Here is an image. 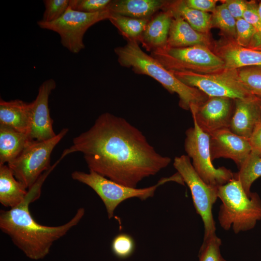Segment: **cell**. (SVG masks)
Returning a JSON list of instances; mask_svg holds the SVG:
<instances>
[{"mask_svg": "<svg viewBox=\"0 0 261 261\" xmlns=\"http://www.w3.org/2000/svg\"><path fill=\"white\" fill-rule=\"evenodd\" d=\"M77 152L83 154L89 170L132 188L171 161L158 153L139 129L109 113L101 115L89 129L74 137L60 158Z\"/></svg>", "mask_w": 261, "mask_h": 261, "instance_id": "1", "label": "cell"}, {"mask_svg": "<svg viewBox=\"0 0 261 261\" xmlns=\"http://www.w3.org/2000/svg\"><path fill=\"white\" fill-rule=\"evenodd\" d=\"M44 172L28 191L24 201L8 210L0 212V229L8 235L13 243L29 259L39 260L49 253L54 243L76 226L84 217L85 209H78L67 223L57 226L38 223L29 211V204L39 198L43 184L49 174L59 163Z\"/></svg>", "mask_w": 261, "mask_h": 261, "instance_id": "2", "label": "cell"}, {"mask_svg": "<svg viewBox=\"0 0 261 261\" xmlns=\"http://www.w3.org/2000/svg\"><path fill=\"white\" fill-rule=\"evenodd\" d=\"M114 51L120 65L130 68L137 74L148 75L160 83L169 92L176 93L179 98V106L184 110H189L192 106L198 107L209 98L198 89L180 81L172 72L145 52L135 41H128L125 45L115 48Z\"/></svg>", "mask_w": 261, "mask_h": 261, "instance_id": "3", "label": "cell"}, {"mask_svg": "<svg viewBox=\"0 0 261 261\" xmlns=\"http://www.w3.org/2000/svg\"><path fill=\"white\" fill-rule=\"evenodd\" d=\"M218 198L222 202L218 219L221 227L235 233L254 228L261 220V200L256 192L248 196L240 182L234 178L218 187Z\"/></svg>", "mask_w": 261, "mask_h": 261, "instance_id": "4", "label": "cell"}, {"mask_svg": "<svg viewBox=\"0 0 261 261\" xmlns=\"http://www.w3.org/2000/svg\"><path fill=\"white\" fill-rule=\"evenodd\" d=\"M72 178L91 188L103 202L109 218L114 216L115 210L123 201L132 198L144 201L154 196L157 188L170 181L180 183L181 178L178 173L160 179L152 186L138 188L117 183L99 174L89 170V173L75 171L71 174Z\"/></svg>", "mask_w": 261, "mask_h": 261, "instance_id": "5", "label": "cell"}, {"mask_svg": "<svg viewBox=\"0 0 261 261\" xmlns=\"http://www.w3.org/2000/svg\"><path fill=\"white\" fill-rule=\"evenodd\" d=\"M150 55L172 71L210 74L225 69L222 59L203 45L179 48L166 45L151 52Z\"/></svg>", "mask_w": 261, "mask_h": 261, "instance_id": "6", "label": "cell"}, {"mask_svg": "<svg viewBox=\"0 0 261 261\" xmlns=\"http://www.w3.org/2000/svg\"><path fill=\"white\" fill-rule=\"evenodd\" d=\"M68 131V128H64L52 139L31 141L14 160L7 164L15 178L26 189L30 188L51 168V153Z\"/></svg>", "mask_w": 261, "mask_h": 261, "instance_id": "7", "label": "cell"}, {"mask_svg": "<svg viewBox=\"0 0 261 261\" xmlns=\"http://www.w3.org/2000/svg\"><path fill=\"white\" fill-rule=\"evenodd\" d=\"M174 166L188 187L196 212L204 225L203 241L216 234L212 208L218 198V187L205 183L195 170L190 158L183 155L174 159Z\"/></svg>", "mask_w": 261, "mask_h": 261, "instance_id": "8", "label": "cell"}, {"mask_svg": "<svg viewBox=\"0 0 261 261\" xmlns=\"http://www.w3.org/2000/svg\"><path fill=\"white\" fill-rule=\"evenodd\" d=\"M193 120V127L186 131L184 147L187 156L192 160L195 170L209 185L218 187L227 183L234 178V173L224 167H214L210 154L209 135Z\"/></svg>", "mask_w": 261, "mask_h": 261, "instance_id": "9", "label": "cell"}, {"mask_svg": "<svg viewBox=\"0 0 261 261\" xmlns=\"http://www.w3.org/2000/svg\"><path fill=\"white\" fill-rule=\"evenodd\" d=\"M109 10L95 13L74 10L69 6L58 19L51 22L37 21L42 29L53 31L60 36L61 44L70 52L77 54L85 48L84 36L87 29L95 24L109 19Z\"/></svg>", "mask_w": 261, "mask_h": 261, "instance_id": "10", "label": "cell"}, {"mask_svg": "<svg viewBox=\"0 0 261 261\" xmlns=\"http://www.w3.org/2000/svg\"><path fill=\"white\" fill-rule=\"evenodd\" d=\"M185 85L196 88L208 97L246 100L256 96L247 90L239 81L237 69H224L213 73L172 71Z\"/></svg>", "mask_w": 261, "mask_h": 261, "instance_id": "11", "label": "cell"}, {"mask_svg": "<svg viewBox=\"0 0 261 261\" xmlns=\"http://www.w3.org/2000/svg\"><path fill=\"white\" fill-rule=\"evenodd\" d=\"M234 109V100L226 97H209L197 107H191L192 118L208 134L230 127Z\"/></svg>", "mask_w": 261, "mask_h": 261, "instance_id": "12", "label": "cell"}, {"mask_svg": "<svg viewBox=\"0 0 261 261\" xmlns=\"http://www.w3.org/2000/svg\"><path fill=\"white\" fill-rule=\"evenodd\" d=\"M56 87L53 79L44 81L40 86L35 99L31 102L30 125L28 135L31 141H43L56 136L50 115L49 97Z\"/></svg>", "mask_w": 261, "mask_h": 261, "instance_id": "13", "label": "cell"}, {"mask_svg": "<svg viewBox=\"0 0 261 261\" xmlns=\"http://www.w3.org/2000/svg\"><path fill=\"white\" fill-rule=\"evenodd\" d=\"M209 137L212 160L219 158L230 159L239 168L251 152L248 139L234 134L229 128L216 130Z\"/></svg>", "mask_w": 261, "mask_h": 261, "instance_id": "14", "label": "cell"}, {"mask_svg": "<svg viewBox=\"0 0 261 261\" xmlns=\"http://www.w3.org/2000/svg\"><path fill=\"white\" fill-rule=\"evenodd\" d=\"M224 63V69L261 66V50L242 47L228 38L215 45L214 52Z\"/></svg>", "mask_w": 261, "mask_h": 261, "instance_id": "15", "label": "cell"}, {"mask_svg": "<svg viewBox=\"0 0 261 261\" xmlns=\"http://www.w3.org/2000/svg\"><path fill=\"white\" fill-rule=\"evenodd\" d=\"M261 116V99H235L229 129L235 134L249 139Z\"/></svg>", "mask_w": 261, "mask_h": 261, "instance_id": "16", "label": "cell"}, {"mask_svg": "<svg viewBox=\"0 0 261 261\" xmlns=\"http://www.w3.org/2000/svg\"><path fill=\"white\" fill-rule=\"evenodd\" d=\"M173 18V13L167 6L149 20L140 41L147 51L152 52L167 45Z\"/></svg>", "mask_w": 261, "mask_h": 261, "instance_id": "17", "label": "cell"}, {"mask_svg": "<svg viewBox=\"0 0 261 261\" xmlns=\"http://www.w3.org/2000/svg\"><path fill=\"white\" fill-rule=\"evenodd\" d=\"M173 13L167 46L179 48L200 45L210 48L212 44L208 34L197 31L181 16Z\"/></svg>", "mask_w": 261, "mask_h": 261, "instance_id": "18", "label": "cell"}, {"mask_svg": "<svg viewBox=\"0 0 261 261\" xmlns=\"http://www.w3.org/2000/svg\"><path fill=\"white\" fill-rule=\"evenodd\" d=\"M169 2L164 0H112L108 10L111 14L150 19L160 10L165 9Z\"/></svg>", "mask_w": 261, "mask_h": 261, "instance_id": "19", "label": "cell"}, {"mask_svg": "<svg viewBox=\"0 0 261 261\" xmlns=\"http://www.w3.org/2000/svg\"><path fill=\"white\" fill-rule=\"evenodd\" d=\"M30 117V102L19 99L5 101L0 98V125L28 134Z\"/></svg>", "mask_w": 261, "mask_h": 261, "instance_id": "20", "label": "cell"}, {"mask_svg": "<svg viewBox=\"0 0 261 261\" xmlns=\"http://www.w3.org/2000/svg\"><path fill=\"white\" fill-rule=\"evenodd\" d=\"M27 189L14 177L8 165H0V203L12 208L22 203Z\"/></svg>", "mask_w": 261, "mask_h": 261, "instance_id": "21", "label": "cell"}, {"mask_svg": "<svg viewBox=\"0 0 261 261\" xmlns=\"http://www.w3.org/2000/svg\"><path fill=\"white\" fill-rule=\"evenodd\" d=\"M31 142L28 134L0 125V165L14 160Z\"/></svg>", "mask_w": 261, "mask_h": 261, "instance_id": "22", "label": "cell"}, {"mask_svg": "<svg viewBox=\"0 0 261 261\" xmlns=\"http://www.w3.org/2000/svg\"><path fill=\"white\" fill-rule=\"evenodd\" d=\"M168 7L198 32L208 34L212 27V14L188 7L184 0L170 1Z\"/></svg>", "mask_w": 261, "mask_h": 261, "instance_id": "23", "label": "cell"}, {"mask_svg": "<svg viewBox=\"0 0 261 261\" xmlns=\"http://www.w3.org/2000/svg\"><path fill=\"white\" fill-rule=\"evenodd\" d=\"M109 20L127 41H135L140 42L150 19H138L111 14Z\"/></svg>", "mask_w": 261, "mask_h": 261, "instance_id": "24", "label": "cell"}, {"mask_svg": "<svg viewBox=\"0 0 261 261\" xmlns=\"http://www.w3.org/2000/svg\"><path fill=\"white\" fill-rule=\"evenodd\" d=\"M239 168V172L234 173V178L240 182L245 192L250 196L252 184L261 176V157L251 152Z\"/></svg>", "mask_w": 261, "mask_h": 261, "instance_id": "25", "label": "cell"}, {"mask_svg": "<svg viewBox=\"0 0 261 261\" xmlns=\"http://www.w3.org/2000/svg\"><path fill=\"white\" fill-rule=\"evenodd\" d=\"M237 72L239 81L244 87L261 99V66L241 68Z\"/></svg>", "mask_w": 261, "mask_h": 261, "instance_id": "26", "label": "cell"}, {"mask_svg": "<svg viewBox=\"0 0 261 261\" xmlns=\"http://www.w3.org/2000/svg\"><path fill=\"white\" fill-rule=\"evenodd\" d=\"M236 22V20L231 14L224 2L217 6L212 15V27L219 28L228 38L235 40Z\"/></svg>", "mask_w": 261, "mask_h": 261, "instance_id": "27", "label": "cell"}, {"mask_svg": "<svg viewBox=\"0 0 261 261\" xmlns=\"http://www.w3.org/2000/svg\"><path fill=\"white\" fill-rule=\"evenodd\" d=\"M221 245V240L216 234L203 241L199 251L198 261H226L220 253Z\"/></svg>", "mask_w": 261, "mask_h": 261, "instance_id": "28", "label": "cell"}, {"mask_svg": "<svg viewBox=\"0 0 261 261\" xmlns=\"http://www.w3.org/2000/svg\"><path fill=\"white\" fill-rule=\"evenodd\" d=\"M135 247L133 238L127 233H120L116 236L111 244V249L114 254L120 259H126L130 256Z\"/></svg>", "mask_w": 261, "mask_h": 261, "instance_id": "29", "label": "cell"}, {"mask_svg": "<svg viewBox=\"0 0 261 261\" xmlns=\"http://www.w3.org/2000/svg\"><path fill=\"white\" fill-rule=\"evenodd\" d=\"M258 7L252 2H247V7L243 18L255 29L256 34L249 48L259 50L261 48V20L258 15Z\"/></svg>", "mask_w": 261, "mask_h": 261, "instance_id": "30", "label": "cell"}, {"mask_svg": "<svg viewBox=\"0 0 261 261\" xmlns=\"http://www.w3.org/2000/svg\"><path fill=\"white\" fill-rule=\"evenodd\" d=\"M45 10L41 21L51 22L60 18L69 6L70 0H43Z\"/></svg>", "mask_w": 261, "mask_h": 261, "instance_id": "31", "label": "cell"}, {"mask_svg": "<svg viewBox=\"0 0 261 261\" xmlns=\"http://www.w3.org/2000/svg\"><path fill=\"white\" fill-rule=\"evenodd\" d=\"M111 0H70L72 9L87 13H95L108 10Z\"/></svg>", "mask_w": 261, "mask_h": 261, "instance_id": "32", "label": "cell"}, {"mask_svg": "<svg viewBox=\"0 0 261 261\" xmlns=\"http://www.w3.org/2000/svg\"><path fill=\"white\" fill-rule=\"evenodd\" d=\"M236 37L237 44L244 47L249 48L256 34L255 28L243 18L236 20Z\"/></svg>", "mask_w": 261, "mask_h": 261, "instance_id": "33", "label": "cell"}, {"mask_svg": "<svg viewBox=\"0 0 261 261\" xmlns=\"http://www.w3.org/2000/svg\"><path fill=\"white\" fill-rule=\"evenodd\" d=\"M251 153L261 157V116L248 139Z\"/></svg>", "mask_w": 261, "mask_h": 261, "instance_id": "34", "label": "cell"}, {"mask_svg": "<svg viewBox=\"0 0 261 261\" xmlns=\"http://www.w3.org/2000/svg\"><path fill=\"white\" fill-rule=\"evenodd\" d=\"M231 14L236 19L242 18L247 7V1L242 0H224Z\"/></svg>", "mask_w": 261, "mask_h": 261, "instance_id": "35", "label": "cell"}, {"mask_svg": "<svg viewBox=\"0 0 261 261\" xmlns=\"http://www.w3.org/2000/svg\"><path fill=\"white\" fill-rule=\"evenodd\" d=\"M186 4L189 7L202 12H214L218 0H185Z\"/></svg>", "mask_w": 261, "mask_h": 261, "instance_id": "36", "label": "cell"}, {"mask_svg": "<svg viewBox=\"0 0 261 261\" xmlns=\"http://www.w3.org/2000/svg\"><path fill=\"white\" fill-rule=\"evenodd\" d=\"M257 11H258V15L261 20V2H260V3L259 4L258 7Z\"/></svg>", "mask_w": 261, "mask_h": 261, "instance_id": "37", "label": "cell"}]
</instances>
